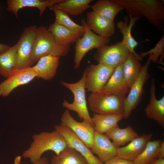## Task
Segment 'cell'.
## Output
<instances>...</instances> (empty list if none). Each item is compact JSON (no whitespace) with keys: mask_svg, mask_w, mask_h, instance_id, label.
<instances>
[{"mask_svg":"<svg viewBox=\"0 0 164 164\" xmlns=\"http://www.w3.org/2000/svg\"><path fill=\"white\" fill-rule=\"evenodd\" d=\"M124 7L129 18H145L161 31L164 24V4L161 0H113Z\"/></svg>","mask_w":164,"mask_h":164,"instance_id":"cell-1","label":"cell"},{"mask_svg":"<svg viewBox=\"0 0 164 164\" xmlns=\"http://www.w3.org/2000/svg\"><path fill=\"white\" fill-rule=\"evenodd\" d=\"M32 141L22 156L31 163L40 159L46 152L51 151L59 154L68 144L64 137L56 130L42 132L32 136Z\"/></svg>","mask_w":164,"mask_h":164,"instance_id":"cell-2","label":"cell"},{"mask_svg":"<svg viewBox=\"0 0 164 164\" xmlns=\"http://www.w3.org/2000/svg\"><path fill=\"white\" fill-rule=\"evenodd\" d=\"M70 45H62L58 43L48 30L42 25L37 27L35 39L31 55L32 65L42 57L52 54L60 57L69 53Z\"/></svg>","mask_w":164,"mask_h":164,"instance_id":"cell-3","label":"cell"},{"mask_svg":"<svg viewBox=\"0 0 164 164\" xmlns=\"http://www.w3.org/2000/svg\"><path fill=\"white\" fill-rule=\"evenodd\" d=\"M85 76V73L84 71L81 78L76 82L70 83L61 81V84L70 90L74 96L73 101L72 103H70L64 100L62 106L69 110L76 112L80 119L87 120L93 125L86 98Z\"/></svg>","mask_w":164,"mask_h":164,"instance_id":"cell-4","label":"cell"},{"mask_svg":"<svg viewBox=\"0 0 164 164\" xmlns=\"http://www.w3.org/2000/svg\"><path fill=\"white\" fill-rule=\"evenodd\" d=\"M124 100L116 95L101 92L91 93L88 102L90 110L95 113L122 114Z\"/></svg>","mask_w":164,"mask_h":164,"instance_id":"cell-5","label":"cell"},{"mask_svg":"<svg viewBox=\"0 0 164 164\" xmlns=\"http://www.w3.org/2000/svg\"><path fill=\"white\" fill-rule=\"evenodd\" d=\"M82 25L84 27L83 36L79 38L75 42L74 63L75 69H78L84 56L89 51L109 43L110 38L103 37L94 33L87 26L84 19L81 21Z\"/></svg>","mask_w":164,"mask_h":164,"instance_id":"cell-6","label":"cell"},{"mask_svg":"<svg viewBox=\"0 0 164 164\" xmlns=\"http://www.w3.org/2000/svg\"><path fill=\"white\" fill-rule=\"evenodd\" d=\"M151 59V56L149 55L146 63L142 66L139 75L130 87L128 96L124 100L122 113L124 118L127 119L129 117L132 111L136 108L140 101L144 91V85L150 77L148 69Z\"/></svg>","mask_w":164,"mask_h":164,"instance_id":"cell-7","label":"cell"},{"mask_svg":"<svg viewBox=\"0 0 164 164\" xmlns=\"http://www.w3.org/2000/svg\"><path fill=\"white\" fill-rule=\"evenodd\" d=\"M97 49L94 60L98 63L114 68L123 63L130 53L121 41L110 45H104Z\"/></svg>","mask_w":164,"mask_h":164,"instance_id":"cell-8","label":"cell"},{"mask_svg":"<svg viewBox=\"0 0 164 164\" xmlns=\"http://www.w3.org/2000/svg\"><path fill=\"white\" fill-rule=\"evenodd\" d=\"M114 69L101 63L89 65L84 71L86 89L91 93L101 92Z\"/></svg>","mask_w":164,"mask_h":164,"instance_id":"cell-9","label":"cell"},{"mask_svg":"<svg viewBox=\"0 0 164 164\" xmlns=\"http://www.w3.org/2000/svg\"><path fill=\"white\" fill-rule=\"evenodd\" d=\"M36 29L35 25L26 28L17 43L18 48L16 69L24 68L32 65L31 55L36 36Z\"/></svg>","mask_w":164,"mask_h":164,"instance_id":"cell-10","label":"cell"},{"mask_svg":"<svg viewBox=\"0 0 164 164\" xmlns=\"http://www.w3.org/2000/svg\"><path fill=\"white\" fill-rule=\"evenodd\" d=\"M60 125L70 128L88 147L91 149L92 147L95 131L93 125L89 121H77L66 109L62 115Z\"/></svg>","mask_w":164,"mask_h":164,"instance_id":"cell-11","label":"cell"},{"mask_svg":"<svg viewBox=\"0 0 164 164\" xmlns=\"http://www.w3.org/2000/svg\"><path fill=\"white\" fill-rule=\"evenodd\" d=\"M36 77L31 67L15 69L0 83V96L7 97L16 88L28 84Z\"/></svg>","mask_w":164,"mask_h":164,"instance_id":"cell-12","label":"cell"},{"mask_svg":"<svg viewBox=\"0 0 164 164\" xmlns=\"http://www.w3.org/2000/svg\"><path fill=\"white\" fill-rule=\"evenodd\" d=\"M54 127L64 137L68 145L79 152L88 164H104L98 157L94 155L91 149L70 128L61 125H55Z\"/></svg>","mask_w":164,"mask_h":164,"instance_id":"cell-13","label":"cell"},{"mask_svg":"<svg viewBox=\"0 0 164 164\" xmlns=\"http://www.w3.org/2000/svg\"><path fill=\"white\" fill-rule=\"evenodd\" d=\"M85 21L89 28L97 35L110 38L115 33L114 21L108 19L93 11L87 13Z\"/></svg>","mask_w":164,"mask_h":164,"instance_id":"cell-14","label":"cell"},{"mask_svg":"<svg viewBox=\"0 0 164 164\" xmlns=\"http://www.w3.org/2000/svg\"><path fill=\"white\" fill-rule=\"evenodd\" d=\"M117 149L105 134L95 131L93 145L91 150L103 163L117 155Z\"/></svg>","mask_w":164,"mask_h":164,"instance_id":"cell-15","label":"cell"},{"mask_svg":"<svg viewBox=\"0 0 164 164\" xmlns=\"http://www.w3.org/2000/svg\"><path fill=\"white\" fill-rule=\"evenodd\" d=\"M122 64L116 67L101 92L114 94L125 99L130 87L123 74Z\"/></svg>","mask_w":164,"mask_h":164,"instance_id":"cell-16","label":"cell"},{"mask_svg":"<svg viewBox=\"0 0 164 164\" xmlns=\"http://www.w3.org/2000/svg\"><path fill=\"white\" fill-rule=\"evenodd\" d=\"M152 136V133L139 136L127 145L117 148V156L133 161L142 152Z\"/></svg>","mask_w":164,"mask_h":164,"instance_id":"cell-17","label":"cell"},{"mask_svg":"<svg viewBox=\"0 0 164 164\" xmlns=\"http://www.w3.org/2000/svg\"><path fill=\"white\" fill-rule=\"evenodd\" d=\"M60 58L52 54L41 58L37 64L32 67L36 74V77L46 80L53 79L56 74Z\"/></svg>","mask_w":164,"mask_h":164,"instance_id":"cell-18","label":"cell"},{"mask_svg":"<svg viewBox=\"0 0 164 164\" xmlns=\"http://www.w3.org/2000/svg\"><path fill=\"white\" fill-rule=\"evenodd\" d=\"M156 87L155 80L151 81L150 88L149 103L145 111L146 116L153 119L163 128H164V97L157 100L155 95Z\"/></svg>","mask_w":164,"mask_h":164,"instance_id":"cell-19","label":"cell"},{"mask_svg":"<svg viewBox=\"0 0 164 164\" xmlns=\"http://www.w3.org/2000/svg\"><path fill=\"white\" fill-rule=\"evenodd\" d=\"M63 0H8L7 10L14 14L18 18L19 10L25 7L36 8L41 16L46 9L62 2Z\"/></svg>","mask_w":164,"mask_h":164,"instance_id":"cell-20","label":"cell"},{"mask_svg":"<svg viewBox=\"0 0 164 164\" xmlns=\"http://www.w3.org/2000/svg\"><path fill=\"white\" fill-rule=\"evenodd\" d=\"M140 18L138 17L130 18L129 22L128 23V18L126 16L124 18V21L118 22L117 26L123 35V39L121 41L123 45L130 53H133L138 59L141 61L142 60V58L135 51V49L137 46L139 42L136 40L131 33L132 27L136 22Z\"/></svg>","mask_w":164,"mask_h":164,"instance_id":"cell-21","label":"cell"},{"mask_svg":"<svg viewBox=\"0 0 164 164\" xmlns=\"http://www.w3.org/2000/svg\"><path fill=\"white\" fill-rule=\"evenodd\" d=\"M123 118L122 114L95 113L91 117V120L95 132L101 134H106L118 125V122Z\"/></svg>","mask_w":164,"mask_h":164,"instance_id":"cell-22","label":"cell"},{"mask_svg":"<svg viewBox=\"0 0 164 164\" xmlns=\"http://www.w3.org/2000/svg\"><path fill=\"white\" fill-rule=\"evenodd\" d=\"M47 29L56 42L62 45L75 43L84 34L74 32L55 23L50 25Z\"/></svg>","mask_w":164,"mask_h":164,"instance_id":"cell-23","label":"cell"},{"mask_svg":"<svg viewBox=\"0 0 164 164\" xmlns=\"http://www.w3.org/2000/svg\"><path fill=\"white\" fill-rule=\"evenodd\" d=\"M50 164H88L85 158L75 149L68 145L59 154L53 155Z\"/></svg>","mask_w":164,"mask_h":164,"instance_id":"cell-24","label":"cell"},{"mask_svg":"<svg viewBox=\"0 0 164 164\" xmlns=\"http://www.w3.org/2000/svg\"><path fill=\"white\" fill-rule=\"evenodd\" d=\"M105 134L112 139L113 143L117 148L125 145L139 136L130 125L121 128L118 125Z\"/></svg>","mask_w":164,"mask_h":164,"instance_id":"cell-25","label":"cell"},{"mask_svg":"<svg viewBox=\"0 0 164 164\" xmlns=\"http://www.w3.org/2000/svg\"><path fill=\"white\" fill-rule=\"evenodd\" d=\"M18 44L0 53V74L6 78L16 69Z\"/></svg>","mask_w":164,"mask_h":164,"instance_id":"cell-26","label":"cell"},{"mask_svg":"<svg viewBox=\"0 0 164 164\" xmlns=\"http://www.w3.org/2000/svg\"><path fill=\"white\" fill-rule=\"evenodd\" d=\"M90 8L93 11L112 21L118 13L124 9L113 0H99Z\"/></svg>","mask_w":164,"mask_h":164,"instance_id":"cell-27","label":"cell"},{"mask_svg":"<svg viewBox=\"0 0 164 164\" xmlns=\"http://www.w3.org/2000/svg\"><path fill=\"white\" fill-rule=\"evenodd\" d=\"M140 60L130 53L122 64L123 77L130 88L139 75L142 68Z\"/></svg>","mask_w":164,"mask_h":164,"instance_id":"cell-28","label":"cell"},{"mask_svg":"<svg viewBox=\"0 0 164 164\" xmlns=\"http://www.w3.org/2000/svg\"><path fill=\"white\" fill-rule=\"evenodd\" d=\"M92 0H63L53 6L68 15L78 16L90 8Z\"/></svg>","mask_w":164,"mask_h":164,"instance_id":"cell-29","label":"cell"},{"mask_svg":"<svg viewBox=\"0 0 164 164\" xmlns=\"http://www.w3.org/2000/svg\"><path fill=\"white\" fill-rule=\"evenodd\" d=\"M160 140L149 141L144 150L133 161L134 164H149L158 158Z\"/></svg>","mask_w":164,"mask_h":164,"instance_id":"cell-30","label":"cell"},{"mask_svg":"<svg viewBox=\"0 0 164 164\" xmlns=\"http://www.w3.org/2000/svg\"><path fill=\"white\" fill-rule=\"evenodd\" d=\"M54 13L55 20L54 23L64 26L74 32L84 33V27L74 22L68 14L53 5L49 7Z\"/></svg>","mask_w":164,"mask_h":164,"instance_id":"cell-31","label":"cell"},{"mask_svg":"<svg viewBox=\"0 0 164 164\" xmlns=\"http://www.w3.org/2000/svg\"><path fill=\"white\" fill-rule=\"evenodd\" d=\"M148 55L151 56V61L154 63L158 62L160 57V61L162 62L164 56V35L153 48L147 52H142L140 55L142 58Z\"/></svg>","mask_w":164,"mask_h":164,"instance_id":"cell-32","label":"cell"},{"mask_svg":"<svg viewBox=\"0 0 164 164\" xmlns=\"http://www.w3.org/2000/svg\"><path fill=\"white\" fill-rule=\"evenodd\" d=\"M104 164H134L133 161L116 156L104 163Z\"/></svg>","mask_w":164,"mask_h":164,"instance_id":"cell-33","label":"cell"},{"mask_svg":"<svg viewBox=\"0 0 164 164\" xmlns=\"http://www.w3.org/2000/svg\"><path fill=\"white\" fill-rule=\"evenodd\" d=\"M31 164H50L49 160L46 157H42L40 159Z\"/></svg>","mask_w":164,"mask_h":164,"instance_id":"cell-34","label":"cell"},{"mask_svg":"<svg viewBox=\"0 0 164 164\" xmlns=\"http://www.w3.org/2000/svg\"><path fill=\"white\" fill-rule=\"evenodd\" d=\"M164 141L162 142L160 145L159 151L158 158H164Z\"/></svg>","mask_w":164,"mask_h":164,"instance_id":"cell-35","label":"cell"},{"mask_svg":"<svg viewBox=\"0 0 164 164\" xmlns=\"http://www.w3.org/2000/svg\"><path fill=\"white\" fill-rule=\"evenodd\" d=\"M149 164H164V158H158Z\"/></svg>","mask_w":164,"mask_h":164,"instance_id":"cell-36","label":"cell"},{"mask_svg":"<svg viewBox=\"0 0 164 164\" xmlns=\"http://www.w3.org/2000/svg\"><path fill=\"white\" fill-rule=\"evenodd\" d=\"M10 47V46L6 44L0 43V53L6 50Z\"/></svg>","mask_w":164,"mask_h":164,"instance_id":"cell-37","label":"cell"},{"mask_svg":"<svg viewBox=\"0 0 164 164\" xmlns=\"http://www.w3.org/2000/svg\"><path fill=\"white\" fill-rule=\"evenodd\" d=\"M22 157L20 155L16 156L15 158L13 164H21Z\"/></svg>","mask_w":164,"mask_h":164,"instance_id":"cell-38","label":"cell"}]
</instances>
